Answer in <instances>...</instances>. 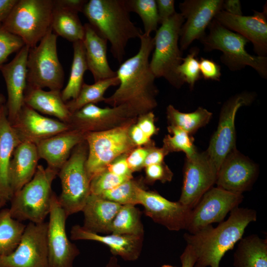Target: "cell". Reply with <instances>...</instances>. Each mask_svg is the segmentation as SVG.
<instances>
[{
    "mask_svg": "<svg viewBox=\"0 0 267 267\" xmlns=\"http://www.w3.org/2000/svg\"><path fill=\"white\" fill-rule=\"evenodd\" d=\"M26 225L12 218L9 209L0 211V257L8 255L15 250Z\"/></svg>",
    "mask_w": 267,
    "mask_h": 267,
    "instance_id": "cell-33",
    "label": "cell"
},
{
    "mask_svg": "<svg viewBox=\"0 0 267 267\" xmlns=\"http://www.w3.org/2000/svg\"><path fill=\"white\" fill-rule=\"evenodd\" d=\"M218 172L206 151L186 158L183 184L178 201L193 208L203 194L216 183Z\"/></svg>",
    "mask_w": 267,
    "mask_h": 267,
    "instance_id": "cell-15",
    "label": "cell"
},
{
    "mask_svg": "<svg viewBox=\"0 0 267 267\" xmlns=\"http://www.w3.org/2000/svg\"><path fill=\"white\" fill-rule=\"evenodd\" d=\"M162 267H175L169 265H164Z\"/></svg>",
    "mask_w": 267,
    "mask_h": 267,
    "instance_id": "cell-57",
    "label": "cell"
},
{
    "mask_svg": "<svg viewBox=\"0 0 267 267\" xmlns=\"http://www.w3.org/2000/svg\"><path fill=\"white\" fill-rule=\"evenodd\" d=\"M132 179L117 176L107 169L93 176L90 181V194L99 196L103 192L117 186L121 183Z\"/></svg>",
    "mask_w": 267,
    "mask_h": 267,
    "instance_id": "cell-41",
    "label": "cell"
},
{
    "mask_svg": "<svg viewBox=\"0 0 267 267\" xmlns=\"http://www.w3.org/2000/svg\"><path fill=\"white\" fill-rule=\"evenodd\" d=\"M25 45L20 37L7 31L2 23H0V67L10 54L18 51Z\"/></svg>",
    "mask_w": 267,
    "mask_h": 267,
    "instance_id": "cell-42",
    "label": "cell"
},
{
    "mask_svg": "<svg viewBox=\"0 0 267 267\" xmlns=\"http://www.w3.org/2000/svg\"><path fill=\"white\" fill-rule=\"evenodd\" d=\"M257 218L255 210L238 207L217 227L210 224L194 233H185L186 244L195 255L194 267H220L224 255L243 237L247 226Z\"/></svg>",
    "mask_w": 267,
    "mask_h": 267,
    "instance_id": "cell-2",
    "label": "cell"
},
{
    "mask_svg": "<svg viewBox=\"0 0 267 267\" xmlns=\"http://www.w3.org/2000/svg\"><path fill=\"white\" fill-rule=\"evenodd\" d=\"M167 116L170 126L178 128L191 135L209 123L212 113L202 107L192 112L183 113L169 105L167 108Z\"/></svg>",
    "mask_w": 267,
    "mask_h": 267,
    "instance_id": "cell-34",
    "label": "cell"
},
{
    "mask_svg": "<svg viewBox=\"0 0 267 267\" xmlns=\"http://www.w3.org/2000/svg\"><path fill=\"white\" fill-rule=\"evenodd\" d=\"M139 186L134 181L129 179L110 190L106 191L99 196L121 205L138 204L137 190Z\"/></svg>",
    "mask_w": 267,
    "mask_h": 267,
    "instance_id": "cell-39",
    "label": "cell"
},
{
    "mask_svg": "<svg viewBox=\"0 0 267 267\" xmlns=\"http://www.w3.org/2000/svg\"><path fill=\"white\" fill-rule=\"evenodd\" d=\"M47 227L48 222H29L15 250L0 257V267H48Z\"/></svg>",
    "mask_w": 267,
    "mask_h": 267,
    "instance_id": "cell-13",
    "label": "cell"
},
{
    "mask_svg": "<svg viewBox=\"0 0 267 267\" xmlns=\"http://www.w3.org/2000/svg\"><path fill=\"white\" fill-rule=\"evenodd\" d=\"M87 156L88 145L84 140L74 148L58 172L61 192L58 200L68 217L82 211L90 195V179L86 169Z\"/></svg>",
    "mask_w": 267,
    "mask_h": 267,
    "instance_id": "cell-8",
    "label": "cell"
},
{
    "mask_svg": "<svg viewBox=\"0 0 267 267\" xmlns=\"http://www.w3.org/2000/svg\"><path fill=\"white\" fill-rule=\"evenodd\" d=\"M136 125L149 138L157 133L154 115L152 111L141 115Z\"/></svg>",
    "mask_w": 267,
    "mask_h": 267,
    "instance_id": "cell-48",
    "label": "cell"
},
{
    "mask_svg": "<svg viewBox=\"0 0 267 267\" xmlns=\"http://www.w3.org/2000/svg\"><path fill=\"white\" fill-rule=\"evenodd\" d=\"M121 205L90 194L82 211L86 229L95 233L110 232L111 224Z\"/></svg>",
    "mask_w": 267,
    "mask_h": 267,
    "instance_id": "cell-29",
    "label": "cell"
},
{
    "mask_svg": "<svg viewBox=\"0 0 267 267\" xmlns=\"http://www.w3.org/2000/svg\"><path fill=\"white\" fill-rule=\"evenodd\" d=\"M135 115L125 105L101 108L94 104L85 105L71 114L68 124L85 134L103 131L105 126Z\"/></svg>",
    "mask_w": 267,
    "mask_h": 267,
    "instance_id": "cell-22",
    "label": "cell"
},
{
    "mask_svg": "<svg viewBox=\"0 0 267 267\" xmlns=\"http://www.w3.org/2000/svg\"><path fill=\"white\" fill-rule=\"evenodd\" d=\"M198 48L193 47L187 55L182 58L181 63L178 68V72L184 83H187L193 89L195 83L201 78L199 61L197 55Z\"/></svg>",
    "mask_w": 267,
    "mask_h": 267,
    "instance_id": "cell-40",
    "label": "cell"
},
{
    "mask_svg": "<svg viewBox=\"0 0 267 267\" xmlns=\"http://www.w3.org/2000/svg\"><path fill=\"white\" fill-rule=\"evenodd\" d=\"M112 234L141 236L143 227L140 214L134 205H122L113 219L109 228Z\"/></svg>",
    "mask_w": 267,
    "mask_h": 267,
    "instance_id": "cell-36",
    "label": "cell"
},
{
    "mask_svg": "<svg viewBox=\"0 0 267 267\" xmlns=\"http://www.w3.org/2000/svg\"><path fill=\"white\" fill-rule=\"evenodd\" d=\"M156 3L160 24L177 12L174 0H156Z\"/></svg>",
    "mask_w": 267,
    "mask_h": 267,
    "instance_id": "cell-47",
    "label": "cell"
},
{
    "mask_svg": "<svg viewBox=\"0 0 267 267\" xmlns=\"http://www.w3.org/2000/svg\"><path fill=\"white\" fill-rule=\"evenodd\" d=\"M129 130L127 126H120L85 134L88 145L86 169L90 179L133 148L134 144L130 138Z\"/></svg>",
    "mask_w": 267,
    "mask_h": 267,
    "instance_id": "cell-10",
    "label": "cell"
},
{
    "mask_svg": "<svg viewBox=\"0 0 267 267\" xmlns=\"http://www.w3.org/2000/svg\"><path fill=\"white\" fill-rule=\"evenodd\" d=\"M40 158L35 144L22 141L15 148L9 169V181L12 195L33 178Z\"/></svg>",
    "mask_w": 267,
    "mask_h": 267,
    "instance_id": "cell-25",
    "label": "cell"
},
{
    "mask_svg": "<svg viewBox=\"0 0 267 267\" xmlns=\"http://www.w3.org/2000/svg\"><path fill=\"white\" fill-rule=\"evenodd\" d=\"M20 142L8 120L6 112L0 117V201L3 206L12 196L9 181V169L13 153Z\"/></svg>",
    "mask_w": 267,
    "mask_h": 267,
    "instance_id": "cell-27",
    "label": "cell"
},
{
    "mask_svg": "<svg viewBox=\"0 0 267 267\" xmlns=\"http://www.w3.org/2000/svg\"><path fill=\"white\" fill-rule=\"evenodd\" d=\"M83 42L85 49L88 69L95 82L117 77L110 67L107 56V41L99 36L88 23L84 25Z\"/></svg>",
    "mask_w": 267,
    "mask_h": 267,
    "instance_id": "cell-26",
    "label": "cell"
},
{
    "mask_svg": "<svg viewBox=\"0 0 267 267\" xmlns=\"http://www.w3.org/2000/svg\"><path fill=\"white\" fill-rule=\"evenodd\" d=\"M11 125L21 142L28 141L35 144L72 129L68 124L45 116L25 104Z\"/></svg>",
    "mask_w": 267,
    "mask_h": 267,
    "instance_id": "cell-21",
    "label": "cell"
},
{
    "mask_svg": "<svg viewBox=\"0 0 267 267\" xmlns=\"http://www.w3.org/2000/svg\"><path fill=\"white\" fill-rule=\"evenodd\" d=\"M57 39L51 30L38 44L29 48L27 88L62 90L64 74L58 56Z\"/></svg>",
    "mask_w": 267,
    "mask_h": 267,
    "instance_id": "cell-9",
    "label": "cell"
},
{
    "mask_svg": "<svg viewBox=\"0 0 267 267\" xmlns=\"http://www.w3.org/2000/svg\"><path fill=\"white\" fill-rule=\"evenodd\" d=\"M128 11L136 13L140 18L144 28L143 33L150 35L156 31L159 18L156 0H125Z\"/></svg>",
    "mask_w": 267,
    "mask_h": 267,
    "instance_id": "cell-37",
    "label": "cell"
},
{
    "mask_svg": "<svg viewBox=\"0 0 267 267\" xmlns=\"http://www.w3.org/2000/svg\"><path fill=\"white\" fill-rule=\"evenodd\" d=\"M254 10L250 16L234 15L224 10L220 11L214 19L226 28L234 31L251 42L258 56L267 57V10Z\"/></svg>",
    "mask_w": 267,
    "mask_h": 267,
    "instance_id": "cell-19",
    "label": "cell"
},
{
    "mask_svg": "<svg viewBox=\"0 0 267 267\" xmlns=\"http://www.w3.org/2000/svg\"><path fill=\"white\" fill-rule=\"evenodd\" d=\"M51 29L57 36L72 43L84 39V26L80 20L78 13L58 4L54 0Z\"/></svg>",
    "mask_w": 267,
    "mask_h": 267,
    "instance_id": "cell-31",
    "label": "cell"
},
{
    "mask_svg": "<svg viewBox=\"0 0 267 267\" xmlns=\"http://www.w3.org/2000/svg\"><path fill=\"white\" fill-rule=\"evenodd\" d=\"M199 67L201 77L205 80H220L221 67L214 61L201 57L199 60Z\"/></svg>",
    "mask_w": 267,
    "mask_h": 267,
    "instance_id": "cell-44",
    "label": "cell"
},
{
    "mask_svg": "<svg viewBox=\"0 0 267 267\" xmlns=\"http://www.w3.org/2000/svg\"><path fill=\"white\" fill-rule=\"evenodd\" d=\"M71 239L101 242L108 246L113 255L119 256L126 261L136 260L141 250V236L112 233L101 235L79 225H75L72 227Z\"/></svg>",
    "mask_w": 267,
    "mask_h": 267,
    "instance_id": "cell-24",
    "label": "cell"
},
{
    "mask_svg": "<svg viewBox=\"0 0 267 267\" xmlns=\"http://www.w3.org/2000/svg\"><path fill=\"white\" fill-rule=\"evenodd\" d=\"M209 34L200 41L207 51L219 50L223 54L220 59L231 71L250 66L264 78L267 77V57L252 55L245 46L249 42L241 35L226 28L215 19L208 26Z\"/></svg>",
    "mask_w": 267,
    "mask_h": 267,
    "instance_id": "cell-7",
    "label": "cell"
},
{
    "mask_svg": "<svg viewBox=\"0 0 267 267\" xmlns=\"http://www.w3.org/2000/svg\"><path fill=\"white\" fill-rule=\"evenodd\" d=\"M82 12L89 24L109 42L113 57L121 63L129 41L143 33L131 19L125 0H89Z\"/></svg>",
    "mask_w": 267,
    "mask_h": 267,
    "instance_id": "cell-3",
    "label": "cell"
},
{
    "mask_svg": "<svg viewBox=\"0 0 267 267\" xmlns=\"http://www.w3.org/2000/svg\"><path fill=\"white\" fill-rule=\"evenodd\" d=\"M254 95L242 92L230 97L223 105L217 130L213 134L206 152L217 172L227 156L236 149L235 119L239 108L249 105Z\"/></svg>",
    "mask_w": 267,
    "mask_h": 267,
    "instance_id": "cell-11",
    "label": "cell"
},
{
    "mask_svg": "<svg viewBox=\"0 0 267 267\" xmlns=\"http://www.w3.org/2000/svg\"><path fill=\"white\" fill-rule=\"evenodd\" d=\"M258 174L257 165L236 149L221 164L215 183L225 190L242 193L250 189Z\"/></svg>",
    "mask_w": 267,
    "mask_h": 267,
    "instance_id": "cell-20",
    "label": "cell"
},
{
    "mask_svg": "<svg viewBox=\"0 0 267 267\" xmlns=\"http://www.w3.org/2000/svg\"><path fill=\"white\" fill-rule=\"evenodd\" d=\"M85 134L71 129L40 141L36 144L40 159L44 160L48 167L59 172L74 148L85 140Z\"/></svg>",
    "mask_w": 267,
    "mask_h": 267,
    "instance_id": "cell-23",
    "label": "cell"
},
{
    "mask_svg": "<svg viewBox=\"0 0 267 267\" xmlns=\"http://www.w3.org/2000/svg\"><path fill=\"white\" fill-rule=\"evenodd\" d=\"M17 0H0V23L6 18Z\"/></svg>",
    "mask_w": 267,
    "mask_h": 267,
    "instance_id": "cell-54",
    "label": "cell"
},
{
    "mask_svg": "<svg viewBox=\"0 0 267 267\" xmlns=\"http://www.w3.org/2000/svg\"><path fill=\"white\" fill-rule=\"evenodd\" d=\"M3 206V205H2V204L0 202V209Z\"/></svg>",
    "mask_w": 267,
    "mask_h": 267,
    "instance_id": "cell-58",
    "label": "cell"
},
{
    "mask_svg": "<svg viewBox=\"0 0 267 267\" xmlns=\"http://www.w3.org/2000/svg\"><path fill=\"white\" fill-rule=\"evenodd\" d=\"M233 254L234 267H267V239L252 234L242 237Z\"/></svg>",
    "mask_w": 267,
    "mask_h": 267,
    "instance_id": "cell-30",
    "label": "cell"
},
{
    "mask_svg": "<svg viewBox=\"0 0 267 267\" xmlns=\"http://www.w3.org/2000/svg\"><path fill=\"white\" fill-rule=\"evenodd\" d=\"M146 167L147 178L151 181L160 180L162 182L171 181L173 173L163 163L151 165Z\"/></svg>",
    "mask_w": 267,
    "mask_h": 267,
    "instance_id": "cell-43",
    "label": "cell"
},
{
    "mask_svg": "<svg viewBox=\"0 0 267 267\" xmlns=\"http://www.w3.org/2000/svg\"><path fill=\"white\" fill-rule=\"evenodd\" d=\"M148 151V149L145 148H138L134 149L127 158L128 165L132 172L137 171L143 167Z\"/></svg>",
    "mask_w": 267,
    "mask_h": 267,
    "instance_id": "cell-45",
    "label": "cell"
},
{
    "mask_svg": "<svg viewBox=\"0 0 267 267\" xmlns=\"http://www.w3.org/2000/svg\"><path fill=\"white\" fill-rule=\"evenodd\" d=\"M61 91L26 88L24 104L42 115L54 117L68 124L72 114L62 99Z\"/></svg>",
    "mask_w": 267,
    "mask_h": 267,
    "instance_id": "cell-28",
    "label": "cell"
},
{
    "mask_svg": "<svg viewBox=\"0 0 267 267\" xmlns=\"http://www.w3.org/2000/svg\"><path fill=\"white\" fill-rule=\"evenodd\" d=\"M7 112L6 99L4 96L0 93V117Z\"/></svg>",
    "mask_w": 267,
    "mask_h": 267,
    "instance_id": "cell-55",
    "label": "cell"
},
{
    "mask_svg": "<svg viewBox=\"0 0 267 267\" xmlns=\"http://www.w3.org/2000/svg\"><path fill=\"white\" fill-rule=\"evenodd\" d=\"M30 47L24 46L9 63L0 67L7 92V117L12 125L24 105L27 88V60Z\"/></svg>",
    "mask_w": 267,
    "mask_h": 267,
    "instance_id": "cell-18",
    "label": "cell"
},
{
    "mask_svg": "<svg viewBox=\"0 0 267 267\" xmlns=\"http://www.w3.org/2000/svg\"><path fill=\"white\" fill-rule=\"evenodd\" d=\"M53 8L54 0H17L2 25L33 47L52 30Z\"/></svg>",
    "mask_w": 267,
    "mask_h": 267,
    "instance_id": "cell-6",
    "label": "cell"
},
{
    "mask_svg": "<svg viewBox=\"0 0 267 267\" xmlns=\"http://www.w3.org/2000/svg\"><path fill=\"white\" fill-rule=\"evenodd\" d=\"M139 39L140 47L137 52L122 62L116 71L120 82L118 88L104 100L112 107L125 105L135 116L150 112L157 105L156 77L149 64L154 39L143 32Z\"/></svg>",
    "mask_w": 267,
    "mask_h": 267,
    "instance_id": "cell-1",
    "label": "cell"
},
{
    "mask_svg": "<svg viewBox=\"0 0 267 267\" xmlns=\"http://www.w3.org/2000/svg\"><path fill=\"white\" fill-rule=\"evenodd\" d=\"M222 10L234 15H243L241 2L239 0H223Z\"/></svg>",
    "mask_w": 267,
    "mask_h": 267,
    "instance_id": "cell-53",
    "label": "cell"
},
{
    "mask_svg": "<svg viewBox=\"0 0 267 267\" xmlns=\"http://www.w3.org/2000/svg\"><path fill=\"white\" fill-rule=\"evenodd\" d=\"M223 0H186L179 3L180 14L186 21L180 30L179 45L185 50L196 40H200L215 15L222 10Z\"/></svg>",
    "mask_w": 267,
    "mask_h": 267,
    "instance_id": "cell-16",
    "label": "cell"
},
{
    "mask_svg": "<svg viewBox=\"0 0 267 267\" xmlns=\"http://www.w3.org/2000/svg\"><path fill=\"white\" fill-rule=\"evenodd\" d=\"M181 267H194L196 262L195 254L191 247L187 245L180 256Z\"/></svg>",
    "mask_w": 267,
    "mask_h": 267,
    "instance_id": "cell-52",
    "label": "cell"
},
{
    "mask_svg": "<svg viewBox=\"0 0 267 267\" xmlns=\"http://www.w3.org/2000/svg\"><path fill=\"white\" fill-rule=\"evenodd\" d=\"M106 169L117 176L132 178V171L129 167L125 157L117 158L108 166Z\"/></svg>",
    "mask_w": 267,
    "mask_h": 267,
    "instance_id": "cell-46",
    "label": "cell"
},
{
    "mask_svg": "<svg viewBox=\"0 0 267 267\" xmlns=\"http://www.w3.org/2000/svg\"><path fill=\"white\" fill-rule=\"evenodd\" d=\"M184 20L180 13L176 12L161 24L153 37L154 51L149 61L156 78H163L177 88L184 83L178 72L183 58L178 43Z\"/></svg>",
    "mask_w": 267,
    "mask_h": 267,
    "instance_id": "cell-5",
    "label": "cell"
},
{
    "mask_svg": "<svg viewBox=\"0 0 267 267\" xmlns=\"http://www.w3.org/2000/svg\"><path fill=\"white\" fill-rule=\"evenodd\" d=\"M167 154L163 148H153L149 150L144 162L143 167L163 163L164 158Z\"/></svg>",
    "mask_w": 267,
    "mask_h": 267,
    "instance_id": "cell-49",
    "label": "cell"
},
{
    "mask_svg": "<svg viewBox=\"0 0 267 267\" xmlns=\"http://www.w3.org/2000/svg\"><path fill=\"white\" fill-rule=\"evenodd\" d=\"M73 57L69 78L65 88L61 90L63 100L67 102L78 95L84 83V76L88 70L83 41L73 43Z\"/></svg>",
    "mask_w": 267,
    "mask_h": 267,
    "instance_id": "cell-32",
    "label": "cell"
},
{
    "mask_svg": "<svg viewBox=\"0 0 267 267\" xmlns=\"http://www.w3.org/2000/svg\"><path fill=\"white\" fill-rule=\"evenodd\" d=\"M138 204L144 208L147 216L168 229L178 231L185 229L191 209L179 201L167 200L158 193L145 190L138 187Z\"/></svg>",
    "mask_w": 267,
    "mask_h": 267,
    "instance_id": "cell-17",
    "label": "cell"
},
{
    "mask_svg": "<svg viewBox=\"0 0 267 267\" xmlns=\"http://www.w3.org/2000/svg\"><path fill=\"white\" fill-rule=\"evenodd\" d=\"M117 77L95 82L91 85L84 83L77 97L66 102L72 113L89 104H95L104 101V94L111 87L119 86Z\"/></svg>",
    "mask_w": 267,
    "mask_h": 267,
    "instance_id": "cell-35",
    "label": "cell"
},
{
    "mask_svg": "<svg viewBox=\"0 0 267 267\" xmlns=\"http://www.w3.org/2000/svg\"><path fill=\"white\" fill-rule=\"evenodd\" d=\"M49 216L47 231L48 267H73L79 251L68 238L65 228L68 216L54 193Z\"/></svg>",
    "mask_w": 267,
    "mask_h": 267,
    "instance_id": "cell-14",
    "label": "cell"
},
{
    "mask_svg": "<svg viewBox=\"0 0 267 267\" xmlns=\"http://www.w3.org/2000/svg\"><path fill=\"white\" fill-rule=\"evenodd\" d=\"M168 131L172 134L165 136L164 139L163 148L167 152L182 151L186 158L195 155L197 150L194 144V139L191 135L182 130L173 126H169Z\"/></svg>",
    "mask_w": 267,
    "mask_h": 267,
    "instance_id": "cell-38",
    "label": "cell"
},
{
    "mask_svg": "<svg viewBox=\"0 0 267 267\" xmlns=\"http://www.w3.org/2000/svg\"><path fill=\"white\" fill-rule=\"evenodd\" d=\"M129 134L130 139L134 145H142L150 141V138L145 134L137 125H134L129 128Z\"/></svg>",
    "mask_w": 267,
    "mask_h": 267,
    "instance_id": "cell-50",
    "label": "cell"
},
{
    "mask_svg": "<svg viewBox=\"0 0 267 267\" xmlns=\"http://www.w3.org/2000/svg\"><path fill=\"white\" fill-rule=\"evenodd\" d=\"M58 4L79 13L82 12L87 0H54Z\"/></svg>",
    "mask_w": 267,
    "mask_h": 267,
    "instance_id": "cell-51",
    "label": "cell"
},
{
    "mask_svg": "<svg viewBox=\"0 0 267 267\" xmlns=\"http://www.w3.org/2000/svg\"><path fill=\"white\" fill-rule=\"evenodd\" d=\"M242 193L212 187L191 209L185 229L193 234L215 222H223L228 213L242 202Z\"/></svg>",
    "mask_w": 267,
    "mask_h": 267,
    "instance_id": "cell-12",
    "label": "cell"
},
{
    "mask_svg": "<svg viewBox=\"0 0 267 267\" xmlns=\"http://www.w3.org/2000/svg\"><path fill=\"white\" fill-rule=\"evenodd\" d=\"M105 267H119L117 259L114 257H111Z\"/></svg>",
    "mask_w": 267,
    "mask_h": 267,
    "instance_id": "cell-56",
    "label": "cell"
},
{
    "mask_svg": "<svg viewBox=\"0 0 267 267\" xmlns=\"http://www.w3.org/2000/svg\"><path fill=\"white\" fill-rule=\"evenodd\" d=\"M58 174V171L48 167L38 165L32 179L12 195L9 208L12 217L20 222H44L54 194L51 185Z\"/></svg>",
    "mask_w": 267,
    "mask_h": 267,
    "instance_id": "cell-4",
    "label": "cell"
}]
</instances>
